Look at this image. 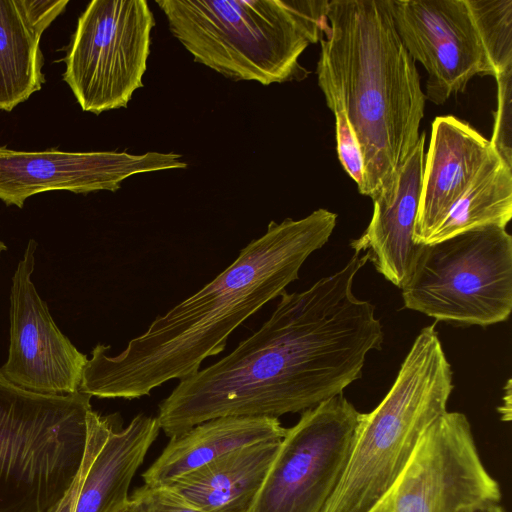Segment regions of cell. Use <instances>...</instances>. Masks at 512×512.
I'll use <instances>...</instances> for the list:
<instances>
[{
	"instance_id": "6da1fadb",
	"label": "cell",
	"mask_w": 512,
	"mask_h": 512,
	"mask_svg": "<svg viewBox=\"0 0 512 512\" xmlns=\"http://www.w3.org/2000/svg\"><path fill=\"white\" fill-rule=\"evenodd\" d=\"M367 262L354 253L307 290H285L260 329L160 402V429L171 438L218 417L278 418L343 393L384 340L375 306L352 291Z\"/></svg>"
},
{
	"instance_id": "7a4b0ae2",
	"label": "cell",
	"mask_w": 512,
	"mask_h": 512,
	"mask_svg": "<svg viewBox=\"0 0 512 512\" xmlns=\"http://www.w3.org/2000/svg\"><path fill=\"white\" fill-rule=\"evenodd\" d=\"M337 214L319 208L280 223L240 250L224 271L131 339L117 355L97 344L79 392L98 398L137 399L173 379L199 371L221 353L230 334L299 278L307 258L329 240Z\"/></svg>"
},
{
	"instance_id": "3957f363",
	"label": "cell",
	"mask_w": 512,
	"mask_h": 512,
	"mask_svg": "<svg viewBox=\"0 0 512 512\" xmlns=\"http://www.w3.org/2000/svg\"><path fill=\"white\" fill-rule=\"evenodd\" d=\"M322 34L318 85L356 136L364 160L358 190L373 199L391 188L419 139L426 101L420 76L391 0H331Z\"/></svg>"
},
{
	"instance_id": "277c9868",
	"label": "cell",
	"mask_w": 512,
	"mask_h": 512,
	"mask_svg": "<svg viewBox=\"0 0 512 512\" xmlns=\"http://www.w3.org/2000/svg\"><path fill=\"white\" fill-rule=\"evenodd\" d=\"M326 0H157L172 35L194 61L233 81L262 85L296 76L319 41Z\"/></svg>"
},
{
	"instance_id": "5b68a950",
	"label": "cell",
	"mask_w": 512,
	"mask_h": 512,
	"mask_svg": "<svg viewBox=\"0 0 512 512\" xmlns=\"http://www.w3.org/2000/svg\"><path fill=\"white\" fill-rule=\"evenodd\" d=\"M453 388L435 325L425 327L383 400L362 413L346 468L322 512H368L407 467L426 431L447 412Z\"/></svg>"
},
{
	"instance_id": "8992f818",
	"label": "cell",
	"mask_w": 512,
	"mask_h": 512,
	"mask_svg": "<svg viewBox=\"0 0 512 512\" xmlns=\"http://www.w3.org/2000/svg\"><path fill=\"white\" fill-rule=\"evenodd\" d=\"M91 396L26 391L0 373V512H47L82 466Z\"/></svg>"
},
{
	"instance_id": "52a82bcc",
	"label": "cell",
	"mask_w": 512,
	"mask_h": 512,
	"mask_svg": "<svg viewBox=\"0 0 512 512\" xmlns=\"http://www.w3.org/2000/svg\"><path fill=\"white\" fill-rule=\"evenodd\" d=\"M401 291L405 308L437 321L504 322L512 311V236L484 226L419 244Z\"/></svg>"
},
{
	"instance_id": "ba28073f",
	"label": "cell",
	"mask_w": 512,
	"mask_h": 512,
	"mask_svg": "<svg viewBox=\"0 0 512 512\" xmlns=\"http://www.w3.org/2000/svg\"><path fill=\"white\" fill-rule=\"evenodd\" d=\"M155 20L145 0H93L79 16L63 80L83 111L126 108L150 54Z\"/></svg>"
},
{
	"instance_id": "9c48e42d",
	"label": "cell",
	"mask_w": 512,
	"mask_h": 512,
	"mask_svg": "<svg viewBox=\"0 0 512 512\" xmlns=\"http://www.w3.org/2000/svg\"><path fill=\"white\" fill-rule=\"evenodd\" d=\"M360 413L338 394L287 429L251 512H322L346 468Z\"/></svg>"
},
{
	"instance_id": "30bf717a",
	"label": "cell",
	"mask_w": 512,
	"mask_h": 512,
	"mask_svg": "<svg viewBox=\"0 0 512 512\" xmlns=\"http://www.w3.org/2000/svg\"><path fill=\"white\" fill-rule=\"evenodd\" d=\"M500 500V486L480 458L469 420L447 411L368 512H472Z\"/></svg>"
},
{
	"instance_id": "8fae6325",
	"label": "cell",
	"mask_w": 512,
	"mask_h": 512,
	"mask_svg": "<svg viewBox=\"0 0 512 512\" xmlns=\"http://www.w3.org/2000/svg\"><path fill=\"white\" fill-rule=\"evenodd\" d=\"M36 248L30 239L12 277L10 345L0 373L29 392L70 395L79 392L88 358L57 327L31 280Z\"/></svg>"
},
{
	"instance_id": "7c38bea8",
	"label": "cell",
	"mask_w": 512,
	"mask_h": 512,
	"mask_svg": "<svg viewBox=\"0 0 512 512\" xmlns=\"http://www.w3.org/2000/svg\"><path fill=\"white\" fill-rule=\"evenodd\" d=\"M391 10L404 47L426 69L425 97L434 104L475 75L494 76L467 0H391Z\"/></svg>"
},
{
	"instance_id": "4fadbf2b",
	"label": "cell",
	"mask_w": 512,
	"mask_h": 512,
	"mask_svg": "<svg viewBox=\"0 0 512 512\" xmlns=\"http://www.w3.org/2000/svg\"><path fill=\"white\" fill-rule=\"evenodd\" d=\"M177 153L68 152L57 149L18 151L0 147V200L22 208L25 201L48 191L87 194L115 192L121 182L139 173L185 169Z\"/></svg>"
},
{
	"instance_id": "5bb4252c",
	"label": "cell",
	"mask_w": 512,
	"mask_h": 512,
	"mask_svg": "<svg viewBox=\"0 0 512 512\" xmlns=\"http://www.w3.org/2000/svg\"><path fill=\"white\" fill-rule=\"evenodd\" d=\"M425 141L426 134L422 132L391 188L372 199L373 214L367 228L350 243L354 252H365L376 270L400 289L419 246L414 242V229L422 191Z\"/></svg>"
},
{
	"instance_id": "9a60e30c",
	"label": "cell",
	"mask_w": 512,
	"mask_h": 512,
	"mask_svg": "<svg viewBox=\"0 0 512 512\" xmlns=\"http://www.w3.org/2000/svg\"><path fill=\"white\" fill-rule=\"evenodd\" d=\"M488 139L454 116L436 117L425 154L414 242L423 244L493 151Z\"/></svg>"
},
{
	"instance_id": "2e32d148",
	"label": "cell",
	"mask_w": 512,
	"mask_h": 512,
	"mask_svg": "<svg viewBox=\"0 0 512 512\" xmlns=\"http://www.w3.org/2000/svg\"><path fill=\"white\" fill-rule=\"evenodd\" d=\"M68 0H0V110L12 111L41 90L40 40Z\"/></svg>"
},
{
	"instance_id": "e0dca14e",
	"label": "cell",
	"mask_w": 512,
	"mask_h": 512,
	"mask_svg": "<svg viewBox=\"0 0 512 512\" xmlns=\"http://www.w3.org/2000/svg\"><path fill=\"white\" fill-rule=\"evenodd\" d=\"M281 441L233 450L164 486L203 512H251Z\"/></svg>"
},
{
	"instance_id": "ac0fdd59",
	"label": "cell",
	"mask_w": 512,
	"mask_h": 512,
	"mask_svg": "<svg viewBox=\"0 0 512 512\" xmlns=\"http://www.w3.org/2000/svg\"><path fill=\"white\" fill-rule=\"evenodd\" d=\"M278 418L226 416L207 420L171 437L143 473L144 485L164 486L233 450L286 435Z\"/></svg>"
},
{
	"instance_id": "d6986e66",
	"label": "cell",
	"mask_w": 512,
	"mask_h": 512,
	"mask_svg": "<svg viewBox=\"0 0 512 512\" xmlns=\"http://www.w3.org/2000/svg\"><path fill=\"white\" fill-rule=\"evenodd\" d=\"M511 217L512 168L493 150L425 243L484 226L506 228Z\"/></svg>"
},
{
	"instance_id": "ffe728a7",
	"label": "cell",
	"mask_w": 512,
	"mask_h": 512,
	"mask_svg": "<svg viewBox=\"0 0 512 512\" xmlns=\"http://www.w3.org/2000/svg\"><path fill=\"white\" fill-rule=\"evenodd\" d=\"M494 77L512 67V0H467Z\"/></svg>"
},
{
	"instance_id": "44dd1931",
	"label": "cell",
	"mask_w": 512,
	"mask_h": 512,
	"mask_svg": "<svg viewBox=\"0 0 512 512\" xmlns=\"http://www.w3.org/2000/svg\"><path fill=\"white\" fill-rule=\"evenodd\" d=\"M497 108L489 140L498 156L512 168V67L495 77Z\"/></svg>"
},
{
	"instance_id": "7402d4cb",
	"label": "cell",
	"mask_w": 512,
	"mask_h": 512,
	"mask_svg": "<svg viewBox=\"0 0 512 512\" xmlns=\"http://www.w3.org/2000/svg\"><path fill=\"white\" fill-rule=\"evenodd\" d=\"M334 116L339 161L359 189L364 181V160L361 148L345 114L336 112Z\"/></svg>"
},
{
	"instance_id": "603a6c76",
	"label": "cell",
	"mask_w": 512,
	"mask_h": 512,
	"mask_svg": "<svg viewBox=\"0 0 512 512\" xmlns=\"http://www.w3.org/2000/svg\"><path fill=\"white\" fill-rule=\"evenodd\" d=\"M131 512H203L165 486L143 485L130 497Z\"/></svg>"
},
{
	"instance_id": "cb8c5ba5",
	"label": "cell",
	"mask_w": 512,
	"mask_h": 512,
	"mask_svg": "<svg viewBox=\"0 0 512 512\" xmlns=\"http://www.w3.org/2000/svg\"><path fill=\"white\" fill-rule=\"evenodd\" d=\"M504 397H503V405L499 408L501 419L503 421H510L511 419V379H508L506 385L504 386Z\"/></svg>"
},
{
	"instance_id": "d4e9b609",
	"label": "cell",
	"mask_w": 512,
	"mask_h": 512,
	"mask_svg": "<svg viewBox=\"0 0 512 512\" xmlns=\"http://www.w3.org/2000/svg\"><path fill=\"white\" fill-rule=\"evenodd\" d=\"M472 512H506V511L502 508L500 503H498V504H492V505L480 507L478 509H475Z\"/></svg>"
},
{
	"instance_id": "484cf974",
	"label": "cell",
	"mask_w": 512,
	"mask_h": 512,
	"mask_svg": "<svg viewBox=\"0 0 512 512\" xmlns=\"http://www.w3.org/2000/svg\"><path fill=\"white\" fill-rule=\"evenodd\" d=\"M114 512H131L130 500L127 504H125L124 506H122L121 508L117 509Z\"/></svg>"
},
{
	"instance_id": "4316f807",
	"label": "cell",
	"mask_w": 512,
	"mask_h": 512,
	"mask_svg": "<svg viewBox=\"0 0 512 512\" xmlns=\"http://www.w3.org/2000/svg\"><path fill=\"white\" fill-rule=\"evenodd\" d=\"M6 249H7L6 245H5L3 242H1V241H0V254H1L4 250H6Z\"/></svg>"
}]
</instances>
